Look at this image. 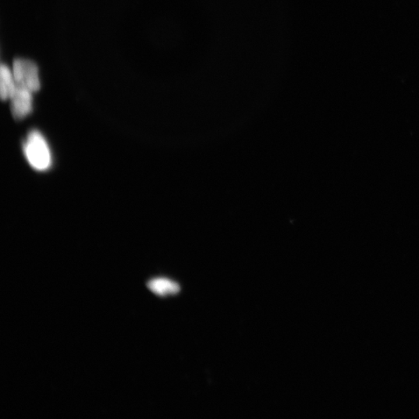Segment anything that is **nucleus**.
<instances>
[{
	"instance_id": "obj_5",
	"label": "nucleus",
	"mask_w": 419,
	"mask_h": 419,
	"mask_svg": "<svg viewBox=\"0 0 419 419\" xmlns=\"http://www.w3.org/2000/svg\"><path fill=\"white\" fill-rule=\"evenodd\" d=\"M148 287L159 296L173 295L180 292L178 283L166 278H156L148 283Z\"/></svg>"
},
{
	"instance_id": "obj_2",
	"label": "nucleus",
	"mask_w": 419,
	"mask_h": 419,
	"mask_svg": "<svg viewBox=\"0 0 419 419\" xmlns=\"http://www.w3.org/2000/svg\"><path fill=\"white\" fill-rule=\"evenodd\" d=\"M13 75L17 86L29 90L32 93L40 90L38 68L34 62L22 59L14 60Z\"/></svg>"
},
{
	"instance_id": "obj_4",
	"label": "nucleus",
	"mask_w": 419,
	"mask_h": 419,
	"mask_svg": "<svg viewBox=\"0 0 419 419\" xmlns=\"http://www.w3.org/2000/svg\"><path fill=\"white\" fill-rule=\"evenodd\" d=\"M17 89L13 72L5 64L0 68V95L2 99H10Z\"/></svg>"
},
{
	"instance_id": "obj_3",
	"label": "nucleus",
	"mask_w": 419,
	"mask_h": 419,
	"mask_svg": "<svg viewBox=\"0 0 419 419\" xmlns=\"http://www.w3.org/2000/svg\"><path fill=\"white\" fill-rule=\"evenodd\" d=\"M32 92L17 86L11 101V111L14 118L20 120L29 115L32 111Z\"/></svg>"
},
{
	"instance_id": "obj_1",
	"label": "nucleus",
	"mask_w": 419,
	"mask_h": 419,
	"mask_svg": "<svg viewBox=\"0 0 419 419\" xmlns=\"http://www.w3.org/2000/svg\"><path fill=\"white\" fill-rule=\"evenodd\" d=\"M25 157L37 171H47L52 166L51 150L45 137L38 131H32L24 145Z\"/></svg>"
}]
</instances>
